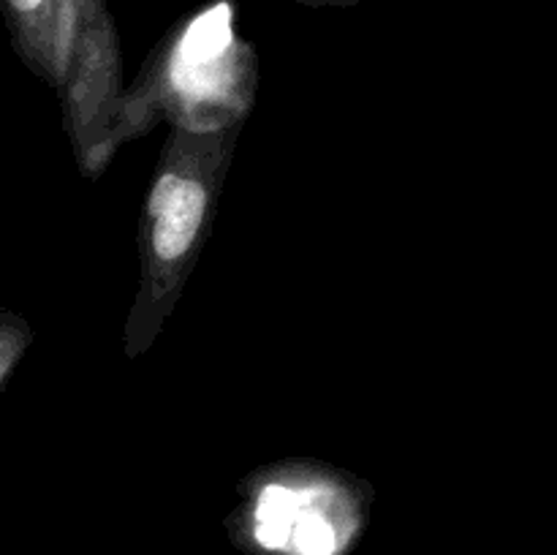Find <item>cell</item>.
<instances>
[{
	"label": "cell",
	"mask_w": 557,
	"mask_h": 555,
	"mask_svg": "<svg viewBox=\"0 0 557 555\" xmlns=\"http://www.w3.org/2000/svg\"><path fill=\"white\" fill-rule=\"evenodd\" d=\"M248 65V47L237 33V3L210 0L174 30L166 47L169 90L188 109L232 101Z\"/></svg>",
	"instance_id": "cell-1"
},
{
	"label": "cell",
	"mask_w": 557,
	"mask_h": 555,
	"mask_svg": "<svg viewBox=\"0 0 557 555\" xmlns=\"http://www.w3.org/2000/svg\"><path fill=\"white\" fill-rule=\"evenodd\" d=\"M253 536L275 553L341 555L348 544L346 511L321 488L270 484L256 501Z\"/></svg>",
	"instance_id": "cell-2"
},
{
	"label": "cell",
	"mask_w": 557,
	"mask_h": 555,
	"mask_svg": "<svg viewBox=\"0 0 557 555\" xmlns=\"http://www.w3.org/2000/svg\"><path fill=\"white\" fill-rule=\"evenodd\" d=\"M205 183L199 177L166 172L152 185L147 199L152 256L163 264H174L194 248L207 215Z\"/></svg>",
	"instance_id": "cell-3"
},
{
	"label": "cell",
	"mask_w": 557,
	"mask_h": 555,
	"mask_svg": "<svg viewBox=\"0 0 557 555\" xmlns=\"http://www.w3.org/2000/svg\"><path fill=\"white\" fill-rule=\"evenodd\" d=\"M60 3L63 0H5V9L22 25L33 27L41 22H54L58 25Z\"/></svg>",
	"instance_id": "cell-4"
},
{
	"label": "cell",
	"mask_w": 557,
	"mask_h": 555,
	"mask_svg": "<svg viewBox=\"0 0 557 555\" xmlns=\"http://www.w3.org/2000/svg\"><path fill=\"white\" fill-rule=\"evenodd\" d=\"M305 3H313V5H324V3H335V5H346V3H357V0H305Z\"/></svg>",
	"instance_id": "cell-5"
}]
</instances>
